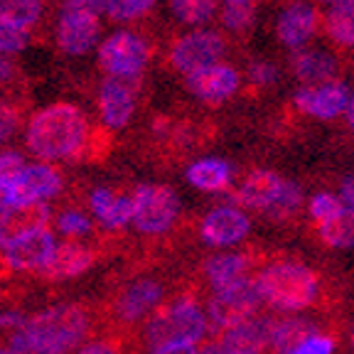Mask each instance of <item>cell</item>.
<instances>
[{"label":"cell","instance_id":"cell-16","mask_svg":"<svg viewBox=\"0 0 354 354\" xmlns=\"http://www.w3.org/2000/svg\"><path fill=\"white\" fill-rule=\"evenodd\" d=\"M101 22L96 15L79 10H62L59 25H57V44L64 55H84L99 39Z\"/></svg>","mask_w":354,"mask_h":354},{"label":"cell","instance_id":"cell-12","mask_svg":"<svg viewBox=\"0 0 354 354\" xmlns=\"http://www.w3.org/2000/svg\"><path fill=\"white\" fill-rule=\"evenodd\" d=\"M352 99V91L344 82H327L317 86H300L295 94V106L303 111L305 116L320 118V121H332L342 116L347 111V104Z\"/></svg>","mask_w":354,"mask_h":354},{"label":"cell","instance_id":"cell-40","mask_svg":"<svg viewBox=\"0 0 354 354\" xmlns=\"http://www.w3.org/2000/svg\"><path fill=\"white\" fill-rule=\"evenodd\" d=\"M246 77H249V82L259 88L273 86V84L278 82V66L271 64V62H251Z\"/></svg>","mask_w":354,"mask_h":354},{"label":"cell","instance_id":"cell-26","mask_svg":"<svg viewBox=\"0 0 354 354\" xmlns=\"http://www.w3.org/2000/svg\"><path fill=\"white\" fill-rule=\"evenodd\" d=\"M187 183L202 192H221L232 183V167L219 158H205L187 167Z\"/></svg>","mask_w":354,"mask_h":354},{"label":"cell","instance_id":"cell-48","mask_svg":"<svg viewBox=\"0 0 354 354\" xmlns=\"http://www.w3.org/2000/svg\"><path fill=\"white\" fill-rule=\"evenodd\" d=\"M197 354H221V352H219V344H216V342H209V344H205V347L199 349Z\"/></svg>","mask_w":354,"mask_h":354},{"label":"cell","instance_id":"cell-13","mask_svg":"<svg viewBox=\"0 0 354 354\" xmlns=\"http://www.w3.org/2000/svg\"><path fill=\"white\" fill-rule=\"evenodd\" d=\"M136 94H138V79H104L99 88V113L101 121L109 128H123L131 123L136 113Z\"/></svg>","mask_w":354,"mask_h":354},{"label":"cell","instance_id":"cell-43","mask_svg":"<svg viewBox=\"0 0 354 354\" xmlns=\"http://www.w3.org/2000/svg\"><path fill=\"white\" fill-rule=\"evenodd\" d=\"M62 10H79L99 17L101 12H106V0H66Z\"/></svg>","mask_w":354,"mask_h":354},{"label":"cell","instance_id":"cell-22","mask_svg":"<svg viewBox=\"0 0 354 354\" xmlns=\"http://www.w3.org/2000/svg\"><path fill=\"white\" fill-rule=\"evenodd\" d=\"M290 69L303 86L337 82L339 59L327 50H298L290 55Z\"/></svg>","mask_w":354,"mask_h":354},{"label":"cell","instance_id":"cell-2","mask_svg":"<svg viewBox=\"0 0 354 354\" xmlns=\"http://www.w3.org/2000/svg\"><path fill=\"white\" fill-rule=\"evenodd\" d=\"M99 330V313L94 300L57 303L30 317L28 354H72Z\"/></svg>","mask_w":354,"mask_h":354},{"label":"cell","instance_id":"cell-34","mask_svg":"<svg viewBox=\"0 0 354 354\" xmlns=\"http://www.w3.org/2000/svg\"><path fill=\"white\" fill-rule=\"evenodd\" d=\"M300 205H303V189L298 187L295 183H290V180H286L281 187V192H278L276 202L271 205V209L266 212V216L268 219H288V216H293L295 212L300 209Z\"/></svg>","mask_w":354,"mask_h":354},{"label":"cell","instance_id":"cell-21","mask_svg":"<svg viewBox=\"0 0 354 354\" xmlns=\"http://www.w3.org/2000/svg\"><path fill=\"white\" fill-rule=\"evenodd\" d=\"M283 180L278 172L273 170H254L251 175H246V180L241 183V187L234 194V202L241 205L243 209H256V212H268L271 205L276 202L278 192L283 187Z\"/></svg>","mask_w":354,"mask_h":354},{"label":"cell","instance_id":"cell-30","mask_svg":"<svg viewBox=\"0 0 354 354\" xmlns=\"http://www.w3.org/2000/svg\"><path fill=\"white\" fill-rule=\"evenodd\" d=\"M320 236L332 249H354V209L342 207L332 219L320 224Z\"/></svg>","mask_w":354,"mask_h":354},{"label":"cell","instance_id":"cell-1","mask_svg":"<svg viewBox=\"0 0 354 354\" xmlns=\"http://www.w3.org/2000/svg\"><path fill=\"white\" fill-rule=\"evenodd\" d=\"M91 126L79 106L50 104L39 109L28 123V148L42 162L50 160H82L86 150Z\"/></svg>","mask_w":354,"mask_h":354},{"label":"cell","instance_id":"cell-49","mask_svg":"<svg viewBox=\"0 0 354 354\" xmlns=\"http://www.w3.org/2000/svg\"><path fill=\"white\" fill-rule=\"evenodd\" d=\"M8 209H10V207H8V205H6V199H3V194H0V216L6 214V212H8Z\"/></svg>","mask_w":354,"mask_h":354},{"label":"cell","instance_id":"cell-44","mask_svg":"<svg viewBox=\"0 0 354 354\" xmlns=\"http://www.w3.org/2000/svg\"><path fill=\"white\" fill-rule=\"evenodd\" d=\"M337 199L342 202V207H349V209H354V175L352 177H344V180H342Z\"/></svg>","mask_w":354,"mask_h":354},{"label":"cell","instance_id":"cell-47","mask_svg":"<svg viewBox=\"0 0 354 354\" xmlns=\"http://www.w3.org/2000/svg\"><path fill=\"white\" fill-rule=\"evenodd\" d=\"M344 118H347L349 128L354 131V94H352V99H349V104H347V111H344Z\"/></svg>","mask_w":354,"mask_h":354},{"label":"cell","instance_id":"cell-9","mask_svg":"<svg viewBox=\"0 0 354 354\" xmlns=\"http://www.w3.org/2000/svg\"><path fill=\"white\" fill-rule=\"evenodd\" d=\"M109 251L104 246H99L96 241L84 243V241H64L62 246H57L52 251L50 261L35 271L32 276L39 283H64L79 278L82 273H86L88 268H94Z\"/></svg>","mask_w":354,"mask_h":354},{"label":"cell","instance_id":"cell-15","mask_svg":"<svg viewBox=\"0 0 354 354\" xmlns=\"http://www.w3.org/2000/svg\"><path fill=\"white\" fill-rule=\"evenodd\" d=\"M317 28H320V15L310 3L298 0V3H290L278 12L276 20V37L283 47L288 50H305L308 42L315 37Z\"/></svg>","mask_w":354,"mask_h":354},{"label":"cell","instance_id":"cell-51","mask_svg":"<svg viewBox=\"0 0 354 354\" xmlns=\"http://www.w3.org/2000/svg\"><path fill=\"white\" fill-rule=\"evenodd\" d=\"M352 344H354V332H352Z\"/></svg>","mask_w":354,"mask_h":354},{"label":"cell","instance_id":"cell-33","mask_svg":"<svg viewBox=\"0 0 354 354\" xmlns=\"http://www.w3.org/2000/svg\"><path fill=\"white\" fill-rule=\"evenodd\" d=\"M99 337H91L79 347L77 354H133L128 347V337L123 332H111V330H99Z\"/></svg>","mask_w":354,"mask_h":354},{"label":"cell","instance_id":"cell-19","mask_svg":"<svg viewBox=\"0 0 354 354\" xmlns=\"http://www.w3.org/2000/svg\"><path fill=\"white\" fill-rule=\"evenodd\" d=\"M52 209L44 202L28 207H10L6 214L0 216V251H6L22 236L37 232L42 227H50Z\"/></svg>","mask_w":354,"mask_h":354},{"label":"cell","instance_id":"cell-24","mask_svg":"<svg viewBox=\"0 0 354 354\" xmlns=\"http://www.w3.org/2000/svg\"><path fill=\"white\" fill-rule=\"evenodd\" d=\"M202 273L214 290H224V288L251 278V259L246 254H219L207 261Z\"/></svg>","mask_w":354,"mask_h":354},{"label":"cell","instance_id":"cell-17","mask_svg":"<svg viewBox=\"0 0 354 354\" xmlns=\"http://www.w3.org/2000/svg\"><path fill=\"white\" fill-rule=\"evenodd\" d=\"M55 249H57L55 234H52L50 227H42V229H37V232L28 234V236H22L20 241H15L12 246H8L6 251H0V254L6 256L12 273L15 271L35 273L50 261Z\"/></svg>","mask_w":354,"mask_h":354},{"label":"cell","instance_id":"cell-28","mask_svg":"<svg viewBox=\"0 0 354 354\" xmlns=\"http://www.w3.org/2000/svg\"><path fill=\"white\" fill-rule=\"evenodd\" d=\"M30 352V320L17 313L0 315V354Z\"/></svg>","mask_w":354,"mask_h":354},{"label":"cell","instance_id":"cell-25","mask_svg":"<svg viewBox=\"0 0 354 354\" xmlns=\"http://www.w3.org/2000/svg\"><path fill=\"white\" fill-rule=\"evenodd\" d=\"M310 335H313V327L300 317L266 320V339L276 354H290Z\"/></svg>","mask_w":354,"mask_h":354},{"label":"cell","instance_id":"cell-18","mask_svg":"<svg viewBox=\"0 0 354 354\" xmlns=\"http://www.w3.org/2000/svg\"><path fill=\"white\" fill-rule=\"evenodd\" d=\"M251 229L249 216L239 207H216L199 224V234L209 246H232L241 241Z\"/></svg>","mask_w":354,"mask_h":354},{"label":"cell","instance_id":"cell-7","mask_svg":"<svg viewBox=\"0 0 354 354\" xmlns=\"http://www.w3.org/2000/svg\"><path fill=\"white\" fill-rule=\"evenodd\" d=\"M261 300L259 288H256V278H246V281L229 286L224 290H214L207 308V330L224 332L229 327L239 325V322L249 320L256 315Z\"/></svg>","mask_w":354,"mask_h":354},{"label":"cell","instance_id":"cell-32","mask_svg":"<svg viewBox=\"0 0 354 354\" xmlns=\"http://www.w3.org/2000/svg\"><path fill=\"white\" fill-rule=\"evenodd\" d=\"M170 10L183 25H205L214 17L216 0H170Z\"/></svg>","mask_w":354,"mask_h":354},{"label":"cell","instance_id":"cell-38","mask_svg":"<svg viewBox=\"0 0 354 354\" xmlns=\"http://www.w3.org/2000/svg\"><path fill=\"white\" fill-rule=\"evenodd\" d=\"M22 123V109L10 101H0V145L8 143Z\"/></svg>","mask_w":354,"mask_h":354},{"label":"cell","instance_id":"cell-4","mask_svg":"<svg viewBox=\"0 0 354 354\" xmlns=\"http://www.w3.org/2000/svg\"><path fill=\"white\" fill-rule=\"evenodd\" d=\"M207 335V315L192 295L165 300L143 322V344L148 349L165 344H197Z\"/></svg>","mask_w":354,"mask_h":354},{"label":"cell","instance_id":"cell-11","mask_svg":"<svg viewBox=\"0 0 354 354\" xmlns=\"http://www.w3.org/2000/svg\"><path fill=\"white\" fill-rule=\"evenodd\" d=\"M64 187V177L50 162H32L25 165L22 175L3 192L8 207H28L44 199H52Z\"/></svg>","mask_w":354,"mask_h":354},{"label":"cell","instance_id":"cell-27","mask_svg":"<svg viewBox=\"0 0 354 354\" xmlns=\"http://www.w3.org/2000/svg\"><path fill=\"white\" fill-rule=\"evenodd\" d=\"M325 32L339 47L354 50V0H337L325 12Z\"/></svg>","mask_w":354,"mask_h":354},{"label":"cell","instance_id":"cell-31","mask_svg":"<svg viewBox=\"0 0 354 354\" xmlns=\"http://www.w3.org/2000/svg\"><path fill=\"white\" fill-rule=\"evenodd\" d=\"M52 219H55L57 232L66 236V241H82V239L96 234L94 221L88 219L82 207H62L57 214H52Z\"/></svg>","mask_w":354,"mask_h":354},{"label":"cell","instance_id":"cell-29","mask_svg":"<svg viewBox=\"0 0 354 354\" xmlns=\"http://www.w3.org/2000/svg\"><path fill=\"white\" fill-rule=\"evenodd\" d=\"M42 15V0H0V25L28 32Z\"/></svg>","mask_w":354,"mask_h":354},{"label":"cell","instance_id":"cell-3","mask_svg":"<svg viewBox=\"0 0 354 354\" xmlns=\"http://www.w3.org/2000/svg\"><path fill=\"white\" fill-rule=\"evenodd\" d=\"M167 298V286L155 276H131L113 283L106 298L96 303L99 327L131 335Z\"/></svg>","mask_w":354,"mask_h":354},{"label":"cell","instance_id":"cell-10","mask_svg":"<svg viewBox=\"0 0 354 354\" xmlns=\"http://www.w3.org/2000/svg\"><path fill=\"white\" fill-rule=\"evenodd\" d=\"M227 55V42L219 32L214 30H192V32L183 35L172 42L167 59L170 66L180 74H192L202 66H209L221 62V57Z\"/></svg>","mask_w":354,"mask_h":354},{"label":"cell","instance_id":"cell-35","mask_svg":"<svg viewBox=\"0 0 354 354\" xmlns=\"http://www.w3.org/2000/svg\"><path fill=\"white\" fill-rule=\"evenodd\" d=\"M158 0H106V15L113 22H131L153 10Z\"/></svg>","mask_w":354,"mask_h":354},{"label":"cell","instance_id":"cell-45","mask_svg":"<svg viewBox=\"0 0 354 354\" xmlns=\"http://www.w3.org/2000/svg\"><path fill=\"white\" fill-rule=\"evenodd\" d=\"M199 349L194 344H165V347L150 349V354H197Z\"/></svg>","mask_w":354,"mask_h":354},{"label":"cell","instance_id":"cell-50","mask_svg":"<svg viewBox=\"0 0 354 354\" xmlns=\"http://www.w3.org/2000/svg\"><path fill=\"white\" fill-rule=\"evenodd\" d=\"M317 3H325V6H335L337 0H317Z\"/></svg>","mask_w":354,"mask_h":354},{"label":"cell","instance_id":"cell-36","mask_svg":"<svg viewBox=\"0 0 354 354\" xmlns=\"http://www.w3.org/2000/svg\"><path fill=\"white\" fill-rule=\"evenodd\" d=\"M25 165H28V162H25V158H22L17 150H6V153H0V194L6 192L17 177L22 175Z\"/></svg>","mask_w":354,"mask_h":354},{"label":"cell","instance_id":"cell-46","mask_svg":"<svg viewBox=\"0 0 354 354\" xmlns=\"http://www.w3.org/2000/svg\"><path fill=\"white\" fill-rule=\"evenodd\" d=\"M259 0H221L224 8H256Z\"/></svg>","mask_w":354,"mask_h":354},{"label":"cell","instance_id":"cell-5","mask_svg":"<svg viewBox=\"0 0 354 354\" xmlns=\"http://www.w3.org/2000/svg\"><path fill=\"white\" fill-rule=\"evenodd\" d=\"M261 300L283 313H298L317 298V276L295 261H278L256 276Z\"/></svg>","mask_w":354,"mask_h":354},{"label":"cell","instance_id":"cell-23","mask_svg":"<svg viewBox=\"0 0 354 354\" xmlns=\"http://www.w3.org/2000/svg\"><path fill=\"white\" fill-rule=\"evenodd\" d=\"M216 344H219L221 352L227 354H263L266 347H268L266 320L249 317V320L239 322V325L219 332Z\"/></svg>","mask_w":354,"mask_h":354},{"label":"cell","instance_id":"cell-37","mask_svg":"<svg viewBox=\"0 0 354 354\" xmlns=\"http://www.w3.org/2000/svg\"><path fill=\"white\" fill-rule=\"evenodd\" d=\"M256 20V8H224L221 10V25L229 32H246Z\"/></svg>","mask_w":354,"mask_h":354},{"label":"cell","instance_id":"cell-41","mask_svg":"<svg viewBox=\"0 0 354 354\" xmlns=\"http://www.w3.org/2000/svg\"><path fill=\"white\" fill-rule=\"evenodd\" d=\"M28 32H20V30H12L6 28V25H0V55L8 57V55H17L28 47Z\"/></svg>","mask_w":354,"mask_h":354},{"label":"cell","instance_id":"cell-14","mask_svg":"<svg viewBox=\"0 0 354 354\" xmlns=\"http://www.w3.org/2000/svg\"><path fill=\"white\" fill-rule=\"evenodd\" d=\"M187 88L205 104H221V101L232 99L241 86V74L234 66L216 62V64L202 66L197 72L185 77Z\"/></svg>","mask_w":354,"mask_h":354},{"label":"cell","instance_id":"cell-6","mask_svg":"<svg viewBox=\"0 0 354 354\" xmlns=\"http://www.w3.org/2000/svg\"><path fill=\"white\" fill-rule=\"evenodd\" d=\"M180 214V199L167 185H138L133 189L131 224L138 234L158 236L175 224Z\"/></svg>","mask_w":354,"mask_h":354},{"label":"cell","instance_id":"cell-42","mask_svg":"<svg viewBox=\"0 0 354 354\" xmlns=\"http://www.w3.org/2000/svg\"><path fill=\"white\" fill-rule=\"evenodd\" d=\"M332 349H335V342L330 337H325V335H310L290 354H332Z\"/></svg>","mask_w":354,"mask_h":354},{"label":"cell","instance_id":"cell-39","mask_svg":"<svg viewBox=\"0 0 354 354\" xmlns=\"http://www.w3.org/2000/svg\"><path fill=\"white\" fill-rule=\"evenodd\" d=\"M339 209H342V202L330 192L315 194L313 202H310V214H313V219H315L317 224H325V221L332 219Z\"/></svg>","mask_w":354,"mask_h":354},{"label":"cell","instance_id":"cell-20","mask_svg":"<svg viewBox=\"0 0 354 354\" xmlns=\"http://www.w3.org/2000/svg\"><path fill=\"white\" fill-rule=\"evenodd\" d=\"M88 205L96 214L99 224L109 234H118L133 214V194L116 187H96L88 194Z\"/></svg>","mask_w":354,"mask_h":354},{"label":"cell","instance_id":"cell-8","mask_svg":"<svg viewBox=\"0 0 354 354\" xmlns=\"http://www.w3.org/2000/svg\"><path fill=\"white\" fill-rule=\"evenodd\" d=\"M150 62V47L140 35L113 32L99 47V66L109 77L118 79H138Z\"/></svg>","mask_w":354,"mask_h":354}]
</instances>
